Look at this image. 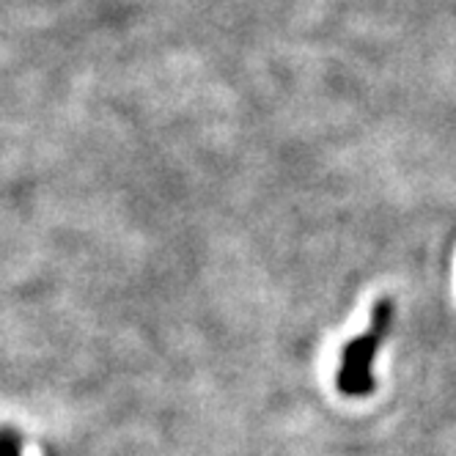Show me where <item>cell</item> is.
<instances>
[{
  "label": "cell",
  "instance_id": "cell-1",
  "mask_svg": "<svg viewBox=\"0 0 456 456\" xmlns=\"http://www.w3.org/2000/svg\"><path fill=\"white\" fill-rule=\"evenodd\" d=\"M387 314L390 305L379 303L377 316H374V330L363 338L352 341L344 349V363L338 371V390L346 396H369L374 390V379H371V361H374V352L379 344V336L387 328Z\"/></svg>",
  "mask_w": 456,
  "mask_h": 456
},
{
  "label": "cell",
  "instance_id": "cell-2",
  "mask_svg": "<svg viewBox=\"0 0 456 456\" xmlns=\"http://www.w3.org/2000/svg\"><path fill=\"white\" fill-rule=\"evenodd\" d=\"M20 432L14 429H0V456H20Z\"/></svg>",
  "mask_w": 456,
  "mask_h": 456
}]
</instances>
